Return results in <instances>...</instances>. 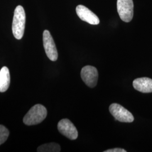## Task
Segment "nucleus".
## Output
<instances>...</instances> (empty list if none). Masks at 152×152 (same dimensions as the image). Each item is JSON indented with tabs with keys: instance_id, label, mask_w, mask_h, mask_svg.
<instances>
[{
	"instance_id": "f257e3e1",
	"label": "nucleus",
	"mask_w": 152,
	"mask_h": 152,
	"mask_svg": "<svg viewBox=\"0 0 152 152\" xmlns=\"http://www.w3.org/2000/svg\"><path fill=\"white\" fill-rule=\"evenodd\" d=\"M26 13L22 6H18L15 9L12 24V33L17 39H22L26 26Z\"/></svg>"
},
{
	"instance_id": "f03ea898",
	"label": "nucleus",
	"mask_w": 152,
	"mask_h": 152,
	"mask_svg": "<svg viewBox=\"0 0 152 152\" xmlns=\"http://www.w3.org/2000/svg\"><path fill=\"white\" fill-rule=\"evenodd\" d=\"M48 114L47 109L41 104H36L30 109L23 118V122L28 126L37 125L44 121Z\"/></svg>"
},
{
	"instance_id": "7ed1b4c3",
	"label": "nucleus",
	"mask_w": 152,
	"mask_h": 152,
	"mask_svg": "<svg viewBox=\"0 0 152 152\" xmlns=\"http://www.w3.org/2000/svg\"><path fill=\"white\" fill-rule=\"evenodd\" d=\"M117 11L121 19L128 23L131 21L134 15V3L132 0H117Z\"/></svg>"
},
{
	"instance_id": "20e7f679",
	"label": "nucleus",
	"mask_w": 152,
	"mask_h": 152,
	"mask_svg": "<svg viewBox=\"0 0 152 152\" xmlns=\"http://www.w3.org/2000/svg\"><path fill=\"white\" fill-rule=\"evenodd\" d=\"M109 111L115 120L121 122L130 123L134 120L132 113L118 104H112L109 107Z\"/></svg>"
},
{
	"instance_id": "39448f33",
	"label": "nucleus",
	"mask_w": 152,
	"mask_h": 152,
	"mask_svg": "<svg viewBox=\"0 0 152 152\" xmlns=\"http://www.w3.org/2000/svg\"><path fill=\"white\" fill-rule=\"evenodd\" d=\"M43 43L46 54L49 59L55 61L58 59V53L54 41L49 31L45 30L43 33Z\"/></svg>"
},
{
	"instance_id": "423d86ee",
	"label": "nucleus",
	"mask_w": 152,
	"mask_h": 152,
	"mask_svg": "<svg viewBox=\"0 0 152 152\" xmlns=\"http://www.w3.org/2000/svg\"><path fill=\"white\" fill-rule=\"evenodd\" d=\"M82 80L88 87H95L98 80L97 69L91 65H87L82 69L81 72Z\"/></svg>"
},
{
	"instance_id": "0eeeda50",
	"label": "nucleus",
	"mask_w": 152,
	"mask_h": 152,
	"mask_svg": "<svg viewBox=\"0 0 152 152\" xmlns=\"http://www.w3.org/2000/svg\"><path fill=\"white\" fill-rule=\"evenodd\" d=\"M58 129L62 135L70 140H76L78 137L77 130L70 120H60L58 124Z\"/></svg>"
},
{
	"instance_id": "6e6552de",
	"label": "nucleus",
	"mask_w": 152,
	"mask_h": 152,
	"mask_svg": "<svg viewBox=\"0 0 152 152\" xmlns=\"http://www.w3.org/2000/svg\"><path fill=\"white\" fill-rule=\"evenodd\" d=\"M76 12L82 20L90 24L98 25L100 23V20L97 15L85 6L82 5L77 6L76 7Z\"/></svg>"
},
{
	"instance_id": "1a4fd4ad",
	"label": "nucleus",
	"mask_w": 152,
	"mask_h": 152,
	"mask_svg": "<svg viewBox=\"0 0 152 152\" xmlns=\"http://www.w3.org/2000/svg\"><path fill=\"white\" fill-rule=\"evenodd\" d=\"M134 88L142 93L152 92V79L142 77L135 79L132 83Z\"/></svg>"
},
{
	"instance_id": "9d476101",
	"label": "nucleus",
	"mask_w": 152,
	"mask_h": 152,
	"mask_svg": "<svg viewBox=\"0 0 152 152\" xmlns=\"http://www.w3.org/2000/svg\"><path fill=\"white\" fill-rule=\"evenodd\" d=\"M10 82V72L7 67L4 66L0 71V92H4L9 88Z\"/></svg>"
},
{
	"instance_id": "9b49d317",
	"label": "nucleus",
	"mask_w": 152,
	"mask_h": 152,
	"mask_svg": "<svg viewBox=\"0 0 152 152\" xmlns=\"http://www.w3.org/2000/svg\"><path fill=\"white\" fill-rule=\"evenodd\" d=\"M60 145L55 142H51L45 144L38 147L37 152H60Z\"/></svg>"
},
{
	"instance_id": "f8f14e48",
	"label": "nucleus",
	"mask_w": 152,
	"mask_h": 152,
	"mask_svg": "<svg viewBox=\"0 0 152 152\" xmlns=\"http://www.w3.org/2000/svg\"><path fill=\"white\" fill-rule=\"evenodd\" d=\"M9 135V131L3 125H0V145L4 143Z\"/></svg>"
},
{
	"instance_id": "ddd939ff",
	"label": "nucleus",
	"mask_w": 152,
	"mask_h": 152,
	"mask_svg": "<svg viewBox=\"0 0 152 152\" xmlns=\"http://www.w3.org/2000/svg\"><path fill=\"white\" fill-rule=\"evenodd\" d=\"M104 152H126V151L122 149V148H113V149H110L107 150Z\"/></svg>"
}]
</instances>
